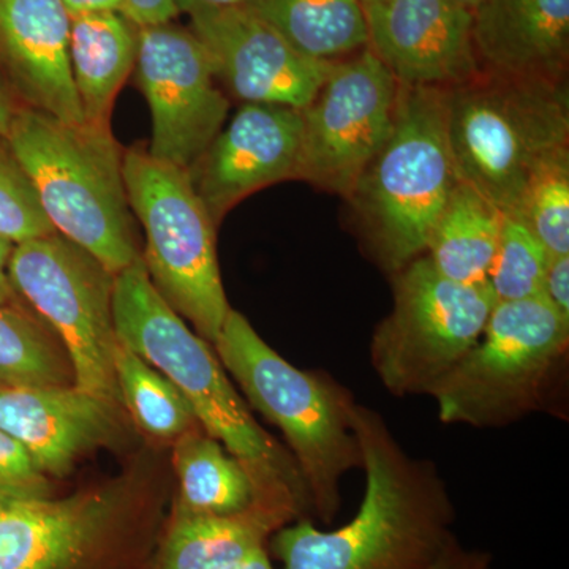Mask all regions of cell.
Masks as SVG:
<instances>
[{"instance_id": "29", "label": "cell", "mask_w": 569, "mask_h": 569, "mask_svg": "<svg viewBox=\"0 0 569 569\" xmlns=\"http://www.w3.org/2000/svg\"><path fill=\"white\" fill-rule=\"evenodd\" d=\"M52 233L32 179L9 140L0 137V238L17 246Z\"/></svg>"}, {"instance_id": "24", "label": "cell", "mask_w": 569, "mask_h": 569, "mask_svg": "<svg viewBox=\"0 0 569 569\" xmlns=\"http://www.w3.org/2000/svg\"><path fill=\"white\" fill-rule=\"evenodd\" d=\"M244 6L317 61H340L369 47L361 0H246Z\"/></svg>"}, {"instance_id": "16", "label": "cell", "mask_w": 569, "mask_h": 569, "mask_svg": "<svg viewBox=\"0 0 569 569\" xmlns=\"http://www.w3.org/2000/svg\"><path fill=\"white\" fill-rule=\"evenodd\" d=\"M365 11L369 48L400 84L447 89L482 70L473 14L455 0H381Z\"/></svg>"}, {"instance_id": "12", "label": "cell", "mask_w": 569, "mask_h": 569, "mask_svg": "<svg viewBox=\"0 0 569 569\" xmlns=\"http://www.w3.org/2000/svg\"><path fill=\"white\" fill-rule=\"evenodd\" d=\"M399 81L369 47L332 63L312 102L301 110L296 179L350 200L395 122Z\"/></svg>"}, {"instance_id": "25", "label": "cell", "mask_w": 569, "mask_h": 569, "mask_svg": "<svg viewBox=\"0 0 569 569\" xmlns=\"http://www.w3.org/2000/svg\"><path fill=\"white\" fill-rule=\"evenodd\" d=\"M74 385L69 355L21 306L0 305V387Z\"/></svg>"}, {"instance_id": "33", "label": "cell", "mask_w": 569, "mask_h": 569, "mask_svg": "<svg viewBox=\"0 0 569 569\" xmlns=\"http://www.w3.org/2000/svg\"><path fill=\"white\" fill-rule=\"evenodd\" d=\"M430 569H492V560L488 553L463 548L456 541Z\"/></svg>"}, {"instance_id": "17", "label": "cell", "mask_w": 569, "mask_h": 569, "mask_svg": "<svg viewBox=\"0 0 569 569\" xmlns=\"http://www.w3.org/2000/svg\"><path fill=\"white\" fill-rule=\"evenodd\" d=\"M118 406L77 385L0 387V430L20 441L47 477H62L121 430Z\"/></svg>"}, {"instance_id": "19", "label": "cell", "mask_w": 569, "mask_h": 569, "mask_svg": "<svg viewBox=\"0 0 569 569\" xmlns=\"http://www.w3.org/2000/svg\"><path fill=\"white\" fill-rule=\"evenodd\" d=\"M471 14L482 70L567 81L569 0H481Z\"/></svg>"}, {"instance_id": "37", "label": "cell", "mask_w": 569, "mask_h": 569, "mask_svg": "<svg viewBox=\"0 0 569 569\" xmlns=\"http://www.w3.org/2000/svg\"><path fill=\"white\" fill-rule=\"evenodd\" d=\"M246 0H176L179 13L192 14L197 11L230 9L244 6Z\"/></svg>"}, {"instance_id": "36", "label": "cell", "mask_w": 569, "mask_h": 569, "mask_svg": "<svg viewBox=\"0 0 569 569\" xmlns=\"http://www.w3.org/2000/svg\"><path fill=\"white\" fill-rule=\"evenodd\" d=\"M18 110L20 108L11 99L6 78H2V74H0V137H9L10 126Z\"/></svg>"}, {"instance_id": "20", "label": "cell", "mask_w": 569, "mask_h": 569, "mask_svg": "<svg viewBox=\"0 0 569 569\" xmlns=\"http://www.w3.org/2000/svg\"><path fill=\"white\" fill-rule=\"evenodd\" d=\"M298 520L288 509L257 503L228 516L173 515L151 569H227L264 548L277 530Z\"/></svg>"}, {"instance_id": "38", "label": "cell", "mask_w": 569, "mask_h": 569, "mask_svg": "<svg viewBox=\"0 0 569 569\" xmlns=\"http://www.w3.org/2000/svg\"><path fill=\"white\" fill-rule=\"evenodd\" d=\"M227 569H274V567H272L271 559H269L268 550L261 548L253 550L244 559Z\"/></svg>"}, {"instance_id": "14", "label": "cell", "mask_w": 569, "mask_h": 569, "mask_svg": "<svg viewBox=\"0 0 569 569\" xmlns=\"http://www.w3.org/2000/svg\"><path fill=\"white\" fill-rule=\"evenodd\" d=\"M189 17L190 29L211 58L216 80L244 103L305 110L336 62L302 54L246 6Z\"/></svg>"}, {"instance_id": "31", "label": "cell", "mask_w": 569, "mask_h": 569, "mask_svg": "<svg viewBox=\"0 0 569 569\" xmlns=\"http://www.w3.org/2000/svg\"><path fill=\"white\" fill-rule=\"evenodd\" d=\"M542 298L569 321V254L549 257L546 266Z\"/></svg>"}, {"instance_id": "9", "label": "cell", "mask_w": 569, "mask_h": 569, "mask_svg": "<svg viewBox=\"0 0 569 569\" xmlns=\"http://www.w3.org/2000/svg\"><path fill=\"white\" fill-rule=\"evenodd\" d=\"M497 305L489 282L460 283L427 254L396 272L395 307L378 326L370 358L391 395L430 396L481 339Z\"/></svg>"}, {"instance_id": "3", "label": "cell", "mask_w": 569, "mask_h": 569, "mask_svg": "<svg viewBox=\"0 0 569 569\" xmlns=\"http://www.w3.org/2000/svg\"><path fill=\"white\" fill-rule=\"evenodd\" d=\"M9 140L56 233L118 276L141 257L123 182V151L111 129L71 126L20 108Z\"/></svg>"}, {"instance_id": "22", "label": "cell", "mask_w": 569, "mask_h": 569, "mask_svg": "<svg viewBox=\"0 0 569 569\" xmlns=\"http://www.w3.org/2000/svg\"><path fill=\"white\" fill-rule=\"evenodd\" d=\"M503 217L489 198L460 179L430 234L427 258L456 282H488Z\"/></svg>"}, {"instance_id": "30", "label": "cell", "mask_w": 569, "mask_h": 569, "mask_svg": "<svg viewBox=\"0 0 569 569\" xmlns=\"http://www.w3.org/2000/svg\"><path fill=\"white\" fill-rule=\"evenodd\" d=\"M50 479L20 441L0 430V508L51 498Z\"/></svg>"}, {"instance_id": "13", "label": "cell", "mask_w": 569, "mask_h": 569, "mask_svg": "<svg viewBox=\"0 0 569 569\" xmlns=\"http://www.w3.org/2000/svg\"><path fill=\"white\" fill-rule=\"evenodd\" d=\"M134 77L151 108L148 152L189 170L223 129L230 110L204 44L173 21L141 26Z\"/></svg>"}, {"instance_id": "10", "label": "cell", "mask_w": 569, "mask_h": 569, "mask_svg": "<svg viewBox=\"0 0 569 569\" xmlns=\"http://www.w3.org/2000/svg\"><path fill=\"white\" fill-rule=\"evenodd\" d=\"M7 274L18 298L61 340L74 385L121 402L114 373L119 343L112 320L116 276L59 233L13 246Z\"/></svg>"}, {"instance_id": "11", "label": "cell", "mask_w": 569, "mask_h": 569, "mask_svg": "<svg viewBox=\"0 0 569 569\" xmlns=\"http://www.w3.org/2000/svg\"><path fill=\"white\" fill-rule=\"evenodd\" d=\"M144 526L121 490L0 508V569H142Z\"/></svg>"}, {"instance_id": "32", "label": "cell", "mask_w": 569, "mask_h": 569, "mask_svg": "<svg viewBox=\"0 0 569 569\" xmlns=\"http://www.w3.org/2000/svg\"><path fill=\"white\" fill-rule=\"evenodd\" d=\"M122 13L134 26L160 24L173 21L179 14L176 0H123Z\"/></svg>"}, {"instance_id": "23", "label": "cell", "mask_w": 569, "mask_h": 569, "mask_svg": "<svg viewBox=\"0 0 569 569\" xmlns=\"http://www.w3.org/2000/svg\"><path fill=\"white\" fill-rule=\"evenodd\" d=\"M174 468L181 486L174 515H238L266 503L247 468L224 451L220 441L200 430H189L178 438Z\"/></svg>"}, {"instance_id": "40", "label": "cell", "mask_w": 569, "mask_h": 569, "mask_svg": "<svg viewBox=\"0 0 569 569\" xmlns=\"http://www.w3.org/2000/svg\"><path fill=\"white\" fill-rule=\"evenodd\" d=\"M381 2V0H361L362 7L367 9V7L376 6V3Z\"/></svg>"}, {"instance_id": "8", "label": "cell", "mask_w": 569, "mask_h": 569, "mask_svg": "<svg viewBox=\"0 0 569 569\" xmlns=\"http://www.w3.org/2000/svg\"><path fill=\"white\" fill-rule=\"evenodd\" d=\"M569 321L538 296L497 302L477 346L430 396L445 425L498 427L538 406L567 355Z\"/></svg>"}, {"instance_id": "39", "label": "cell", "mask_w": 569, "mask_h": 569, "mask_svg": "<svg viewBox=\"0 0 569 569\" xmlns=\"http://www.w3.org/2000/svg\"><path fill=\"white\" fill-rule=\"evenodd\" d=\"M455 2H458L460 7L473 13V10L477 9L481 0H455Z\"/></svg>"}, {"instance_id": "15", "label": "cell", "mask_w": 569, "mask_h": 569, "mask_svg": "<svg viewBox=\"0 0 569 569\" xmlns=\"http://www.w3.org/2000/svg\"><path fill=\"white\" fill-rule=\"evenodd\" d=\"M301 141V111L279 104H242L187 170L213 222L219 224L249 194L296 178Z\"/></svg>"}, {"instance_id": "1", "label": "cell", "mask_w": 569, "mask_h": 569, "mask_svg": "<svg viewBox=\"0 0 569 569\" xmlns=\"http://www.w3.org/2000/svg\"><path fill=\"white\" fill-rule=\"evenodd\" d=\"M366 493L350 522L320 530L310 519L272 535L283 569H430L458 539L455 508L437 468L411 459L385 419L355 403Z\"/></svg>"}, {"instance_id": "7", "label": "cell", "mask_w": 569, "mask_h": 569, "mask_svg": "<svg viewBox=\"0 0 569 569\" xmlns=\"http://www.w3.org/2000/svg\"><path fill=\"white\" fill-rule=\"evenodd\" d=\"M122 171L144 230L141 258L153 287L213 346L231 310L217 260V223L183 168L132 148L123 151Z\"/></svg>"}, {"instance_id": "4", "label": "cell", "mask_w": 569, "mask_h": 569, "mask_svg": "<svg viewBox=\"0 0 569 569\" xmlns=\"http://www.w3.org/2000/svg\"><path fill=\"white\" fill-rule=\"evenodd\" d=\"M213 347L253 408L282 430L312 511L331 523L340 509L343 475L362 466L353 399L335 381L284 361L238 310H230Z\"/></svg>"}, {"instance_id": "34", "label": "cell", "mask_w": 569, "mask_h": 569, "mask_svg": "<svg viewBox=\"0 0 569 569\" xmlns=\"http://www.w3.org/2000/svg\"><path fill=\"white\" fill-rule=\"evenodd\" d=\"M11 249H13V244L0 238V305L20 306L18 302H20L21 299L14 293L13 287H11L9 280V274H7V264H9Z\"/></svg>"}, {"instance_id": "28", "label": "cell", "mask_w": 569, "mask_h": 569, "mask_svg": "<svg viewBox=\"0 0 569 569\" xmlns=\"http://www.w3.org/2000/svg\"><path fill=\"white\" fill-rule=\"evenodd\" d=\"M549 254L537 238L511 216L503 217L488 282L497 302L523 301L542 296Z\"/></svg>"}, {"instance_id": "26", "label": "cell", "mask_w": 569, "mask_h": 569, "mask_svg": "<svg viewBox=\"0 0 569 569\" xmlns=\"http://www.w3.org/2000/svg\"><path fill=\"white\" fill-rule=\"evenodd\" d=\"M114 373L121 402L149 436L171 440L198 422L178 388L121 342L114 351Z\"/></svg>"}, {"instance_id": "35", "label": "cell", "mask_w": 569, "mask_h": 569, "mask_svg": "<svg viewBox=\"0 0 569 569\" xmlns=\"http://www.w3.org/2000/svg\"><path fill=\"white\" fill-rule=\"evenodd\" d=\"M71 18L96 11H122L123 0H61Z\"/></svg>"}, {"instance_id": "21", "label": "cell", "mask_w": 569, "mask_h": 569, "mask_svg": "<svg viewBox=\"0 0 569 569\" xmlns=\"http://www.w3.org/2000/svg\"><path fill=\"white\" fill-rule=\"evenodd\" d=\"M138 26L122 11L71 18L70 67L84 123L110 129L116 96L134 69Z\"/></svg>"}, {"instance_id": "27", "label": "cell", "mask_w": 569, "mask_h": 569, "mask_svg": "<svg viewBox=\"0 0 569 569\" xmlns=\"http://www.w3.org/2000/svg\"><path fill=\"white\" fill-rule=\"evenodd\" d=\"M511 217L538 239L549 257L569 254L568 146L535 168Z\"/></svg>"}, {"instance_id": "5", "label": "cell", "mask_w": 569, "mask_h": 569, "mask_svg": "<svg viewBox=\"0 0 569 569\" xmlns=\"http://www.w3.org/2000/svg\"><path fill=\"white\" fill-rule=\"evenodd\" d=\"M459 181L449 142L447 89L399 82L391 133L348 200L388 271L396 274L425 254Z\"/></svg>"}, {"instance_id": "18", "label": "cell", "mask_w": 569, "mask_h": 569, "mask_svg": "<svg viewBox=\"0 0 569 569\" xmlns=\"http://www.w3.org/2000/svg\"><path fill=\"white\" fill-rule=\"evenodd\" d=\"M71 17L61 0H0V67L31 110L84 123L70 67Z\"/></svg>"}, {"instance_id": "2", "label": "cell", "mask_w": 569, "mask_h": 569, "mask_svg": "<svg viewBox=\"0 0 569 569\" xmlns=\"http://www.w3.org/2000/svg\"><path fill=\"white\" fill-rule=\"evenodd\" d=\"M112 320L119 342L173 383L206 433L247 468L261 500L307 519L312 507L298 466L254 422L220 359L164 301L141 257L116 276Z\"/></svg>"}, {"instance_id": "6", "label": "cell", "mask_w": 569, "mask_h": 569, "mask_svg": "<svg viewBox=\"0 0 569 569\" xmlns=\"http://www.w3.org/2000/svg\"><path fill=\"white\" fill-rule=\"evenodd\" d=\"M447 104L459 178L512 216L535 168L568 146L567 81L481 70L447 88Z\"/></svg>"}]
</instances>
